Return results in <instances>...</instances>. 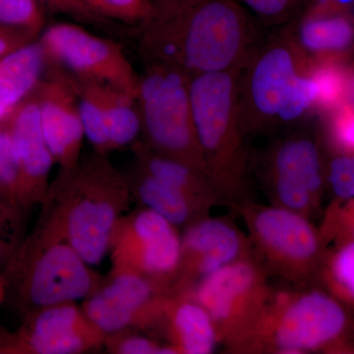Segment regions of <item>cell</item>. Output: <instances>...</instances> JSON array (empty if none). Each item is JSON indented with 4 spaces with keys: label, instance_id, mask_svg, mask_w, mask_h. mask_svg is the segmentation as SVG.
<instances>
[{
    "label": "cell",
    "instance_id": "cell-1",
    "mask_svg": "<svg viewBox=\"0 0 354 354\" xmlns=\"http://www.w3.org/2000/svg\"><path fill=\"white\" fill-rule=\"evenodd\" d=\"M142 60L194 77L241 70L262 41L248 11L234 0H197L138 28Z\"/></svg>",
    "mask_w": 354,
    "mask_h": 354
},
{
    "label": "cell",
    "instance_id": "cell-2",
    "mask_svg": "<svg viewBox=\"0 0 354 354\" xmlns=\"http://www.w3.org/2000/svg\"><path fill=\"white\" fill-rule=\"evenodd\" d=\"M131 201L125 174L108 155L94 151L81 157L75 167L59 169L39 205V215L93 267L109 254L114 230Z\"/></svg>",
    "mask_w": 354,
    "mask_h": 354
},
{
    "label": "cell",
    "instance_id": "cell-3",
    "mask_svg": "<svg viewBox=\"0 0 354 354\" xmlns=\"http://www.w3.org/2000/svg\"><path fill=\"white\" fill-rule=\"evenodd\" d=\"M310 59L288 28L262 39L239 72L237 111L245 138L299 125L314 113Z\"/></svg>",
    "mask_w": 354,
    "mask_h": 354
},
{
    "label": "cell",
    "instance_id": "cell-4",
    "mask_svg": "<svg viewBox=\"0 0 354 354\" xmlns=\"http://www.w3.org/2000/svg\"><path fill=\"white\" fill-rule=\"evenodd\" d=\"M102 278L41 215L7 262L2 277L4 298H10L23 317L53 305L84 300Z\"/></svg>",
    "mask_w": 354,
    "mask_h": 354
},
{
    "label": "cell",
    "instance_id": "cell-5",
    "mask_svg": "<svg viewBox=\"0 0 354 354\" xmlns=\"http://www.w3.org/2000/svg\"><path fill=\"white\" fill-rule=\"evenodd\" d=\"M241 70L202 74L190 82L193 120L207 178L220 202L234 209L249 200L250 158L237 111Z\"/></svg>",
    "mask_w": 354,
    "mask_h": 354
},
{
    "label": "cell",
    "instance_id": "cell-6",
    "mask_svg": "<svg viewBox=\"0 0 354 354\" xmlns=\"http://www.w3.org/2000/svg\"><path fill=\"white\" fill-rule=\"evenodd\" d=\"M242 353L354 354V311L316 285L274 290Z\"/></svg>",
    "mask_w": 354,
    "mask_h": 354
},
{
    "label": "cell",
    "instance_id": "cell-7",
    "mask_svg": "<svg viewBox=\"0 0 354 354\" xmlns=\"http://www.w3.org/2000/svg\"><path fill=\"white\" fill-rule=\"evenodd\" d=\"M136 102L141 141L151 151L206 176L191 106V77L183 70L143 60Z\"/></svg>",
    "mask_w": 354,
    "mask_h": 354
},
{
    "label": "cell",
    "instance_id": "cell-8",
    "mask_svg": "<svg viewBox=\"0 0 354 354\" xmlns=\"http://www.w3.org/2000/svg\"><path fill=\"white\" fill-rule=\"evenodd\" d=\"M235 209L245 223L254 257L268 274L299 288L313 285L326 243L309 218L250 200Z\"/></svg>",
    "mask_w": 354,
    "mask_h": 354
},
{
    "label": "cell",
    "instance_id": "cell-9",
    "mask_svg": "<svg viewBox=\"0 0 354 354\" xmlns=\"http://www.w3.org/2000/svg\"><path fill=\"white\" fill-rule=\"evenodd\" d=\"M188 291L208 312L218 344L230 353H242L274 292L255 257L218 270Z\"/></svg>",
    "mask_w": 354,
    "mask_h": 354
},
{
    "label": "cell",
    "instance_id": "cell-10",
    "mask_svg": "<svg viewBox=\"0 0 354 354\" xmlns=\"http://www.w3.org/2000/svg\"><path fill=\"white\" fill-rule=\"evenodd\" d=\"M261 169L272 205L308 218L320 207L326 164L309 130L299 128L277 140L266 151Z\"/></svg>",
    "mask_w": 354,
    "mask_h": 354
},
{
    "label": "cell",
    "instance_id": "cell-11",
    "mask_svg": "<svg viewBox=\"0 0 354 354\" xmlns=\"http://www.w3.org/2000/svg\"><path fill=\"white\" fill-rule=\"evenodd\" d=\"M111 269L134 272L174 288L181 255L180 230L140 206L118 221L109 246Z\"/></svg>",
    "mask_w": 354,
    "mask_h": 354
},
{
    "label": "cell",
    "instance_id": "cell-12",
    "mask_svg": "<svg viewBox=\"0 0 354 354\" xmlns=\"http://www.w3.org/2000/svg\"><path fill=\"white\" fill-rule=\"evenodd\" d=\"M46 58L74 75L111 87L136 99L139 74L120 44L95 36L78 25L59 23L48 27L39 39Z\"/></svg>",
    "mask_w": 354,
    "mask_h": 354
},
{
    "label": "cell",
    "instance_id": "cell-13",
    "mask_svg": "<svg viewBox=\"0 0 354 354\" xmlns=\"http://www.w3.org/2000/svg\"><path fill=\"white\" fill-rule=\"evenodd\" d=\"M23 319L15 333L0 335V353L81 354L104 348L106 335L76 302L39 309Z\"/></svg>",
    "mask_w": 354,
    "mask_h": 354
},
{
    "label": "cell",
    "instance_id": "cell-14",
    "mask_svg": "<svg viewBox=\"0 0 354 354\" xmlns=\"http://www.w3.org/2000/svg\"><path fill=\"white\" fill-rule=\"evenodd\" d=\"M171 290L134 272L111 269L81 307L106 337L123 330L145 334Z\"/></svg>",
    "mask_w": 354,
    "mask_h": 354
},
{
    "label": "cell",
    "instance_id": "cell-15",
    "mask_svg": "<svg viewBox=\"0 0 354 354\" xmlns=\"http://www.w3.org/2000/svg\"><path fill=\"white\" fill-rule=\"evenodd\" d=\"M251 257L250 239L234 221L206 216L183 230L180 263L172 290H191L209 274Z\"/></svg>",
    "mask_w": 354,
    "mask_h": 354
},
{
    "label": "cell",
    "instance_id": "cell-16",
    "mask_svg": "<svg viewBox=\"0 0 354 354\" xmlns=\"http://www.w3.org/2000/svg\"><path fill=\"white\" fill-rule=\"evenodd\" d=\"M35 92L44 139L55 164L59 169L75 167L81 158L85 131L69 72L46 58Z\"/></svg>",
    "mask_w": 354,
    "mask_h": 354
},
{
    "label": "cell",
    "instance_id": "cell-17",
    "mask_svg": "<svg viewBox=\"0 0 354 354\" xmlns=\"http://www.w3.org/2000/svg\"><path fill=\"white\" fill-rule=\"evenodd\" d=\"M146 335L165 342L178 354H209L218 344L208 312L188 290H171Z\"/></svg>",
    "mask_w": 354,
    "mask_h": 354
},
{
    "label": "cell",
    "instance_id": "cell-18",
    "mask_svg": "<svg viewBox=\"0 0 354 354\" xmlns=\"http://www.w3.org/2000/svg\"><path fill=\"white\" fill-rule=\"evenodd\" d=\"M6 124L10 130L22 172L29 209L41 205L50 186L51 167L55 164L41 129L36 92L21 102Z\"/></svg>",
    "mask_w": 354,
    "mask_h": 354
},
{
    "label": "cell",
    "instance_id": "cell-19",
    "mask_svg": "<svg viewBox=\"0 0 354 354\" xmlns=\"http://www.w3.org/2000/svg\"><path fill=\"white\" fill-rule=\"evenodd\" d=\"M288 30L309 59L348 62L354 53V16L344 11L309 1Z\"/></svg>",
    "mask_w": 354,
    "mask_h": 354
},
{
    "label": "cell",
    "instance_id": "cell-20",
    "mask_svg": "<svg viewBox=\"0 0 354 354\" xmlns=\"http://www.w3.org/2000/svg\"><path fill=\"white\" fill-rule=\"evenodd\" d=\"M132 200L140 206L152 209L179 230L209 216L211 209L187 193L160 180L135 164L125 174Z\"/></svg>",
    "mask_w": 354,
    "mask_h": 354
},
{
    "label": "cell",
    "instance_id": "cell-21",
    "mask_svg": "<svg viewBox=\"0 0 354 354\" xmlns=\"http://www.w3.org/2000/svg\"><path fill=\"white\" fill-rule=\"evenodd\" d=\"M39 41L26 44L0 59V125L36 88L46 69Z\"/></svg>",
    "mask_w": 354,
    "mask_h": 354
},
{
    "label": "cell",
    "instance_id": "cell-22",
    "mask_svg": "<svg viewBox=\"0 0 354 354\" xmlns=\"http://www.w3.org/2000/svg\"><path fill=\"white\" fill-rule=\"evenodd\" d=\"M131 148L135 164L144 171L183 190L209 208L220 204L213 186L201 172L183 162L153 153L141 140L135 141Z\"/></svg>",
    "mask_w": 354,
    "mask_h": 354
},
{
    "label": "cell",
    "instance_id": "cell-23",
    "mask_svg": "<svg viewBox=\"0 0 354 354\" xmlns=\"http://www.w3.org/2000/svg\"><path fill=\"white\" fill-rule=\"evenodd\" d=\"M313 285L354 311V239H335L326 244Z\"/></svg>",
    "mask_w": 354,
    "mask_h": 354
},
{
    "label": "cell",
    "instance_id": "cell-24",
    "mask_svg": "<svg viewBox=\"0 0 354 354\" xmlns=\"http://www.w3.org/2000/svg\"><path fill=\"white\" fill-rule=\"evenodd\" d=\"M308 76L314 113H329L351 100L353 72L346 62L310 59Z\"/></svg>",
    "mask_w": 354,
    "mask_h": 354
},
{
    "label": "cell",
    "instance_id": "cell-25",
    "mask_svg": "<svg viewBox=\"0 0 354 354\" xmlns=\"http://www.w3.org/2000/svg\"><path fill=\"white\" fill-rule=\"evenodd\" d=\"M69 72V71H68ZM75 90L84 131L95 152L109 155L108 123L104 84L81 78L69 72Z\"/></svg>",
    "mask_w": 354,
    "mask_h": 354
},
{
    "label": "cell",
    "instance_id": "cell-26",
    "mask_svg": "<svg viewBox=\"0 0 354 354\" xmlns=\"http://www.w3.org/2000/svg\"><path fill=\"white\" fill-rule=\"evenodd\" d=\"M109 152L132 145L141 135V118L136 99L104 84Z\"/></svg>",
    "mask_w": 354,
    "mask_h": 354
},
{
    "label": "cell",
    "instance_id": "cell-27",
    "mask_svg": "<svg viewBox=\"0 0 354 354\" xmlns=\"http://www.w3.org/2000/svg\"><path fill=\"white\" fill-rule=\"evenodd\" d=\"M0 198L9 204L28 211L22 172L8 127L0 125Z\"/></svg>",
    "mask_w": 354,
    "mask_h": 354
},
{
    "label": "cell",
    "instance_id": "cell-28",
    "mask_svg": "<svg viewBox=\"0 0 354 354\" xmlns=\"http://www.w3.org/2000/svg\"><path fill=\"white\" fill-rule=\"evenodd\" d=\"M325 134L333 155L354 153V102H344L325 114Z\"/></svg>",
    "mask_w": 354,
    "mask_h": 354
},
{
    "label": "cell",
    "instance_id": "cell-29",
    "mask_svg": "<svg viewBox=\"0 0 354 354\" xmlns=\"http://www.w3.org/2000/svg\"><path fill=\"white\" fill-rule=\"evenodd\" d=\"M95 13L113 21L141 27L152 19L153 8L149 0H83Z\"/></svg>",
    "mask_w": 354,
    "mask_h": 354
},
{
    "label": "cell",
    "instance_id": "cell-30",
    "mask_svg": "<svg viewBox=\"0 0 354 354\" xmlns=\"http://www.w3.org/2000/svg\"><path fill=\"white\" fill-rule=\"evenodd\" d=\"M136 330H123L108 335L104 348L113 354H178L174 346Z\"/></svg>",
    "mask_w": 354,
    "mask_h": 354
},
{
    "label": "cell",
    "instance_id": "cell-31",
    "mask_svg": "<svg viewBox=\"0 0 354 354\" xmlns=\"http://www.w3.org/2000/svg\"><path fill=\"white\" fill-rule=\"evenodd\" d=\"M37 0H0V25L16 28L38 37L44 24Z\"/></svg>",
    "mask_w": 354,
    "mask_h": 354
},
{
    "label": "cell",
    "instance_id": "cell-32",
    "mask_svg": "<svg viewBox=\"0 0 354 354\" xmlns=\"http://www.w3.org/2000/svg\"><path fill=\"white\" fill-rule=\"evenodd\" d=\"M24 213L0 198V264H7L24 241Z\"/></svg>",
    "mask_w": 354,
    "mask_h": 354
},
{
    "label": "cell",
    "instance_id": "cell-33",
    "mask_svg": "<svg viewBox=\"0 0 354 354\" xmlns=\"http://www.w3.org/2000/svg\"><path fill=\"white\" fill-rule=\"evenodd\" d=\"M256 19L265 26H281L299 15L308 0H242Z\"/></svg>",
    "mask_w": 354,
    "mask_h": 354
},
{
    "label": "cell",
    "instance_id": "cell-34",
    "mask_svg": "<svg viewBox=\"0 0 354 354\" xmlns=\"http://www.w3.org/2000/svg\"><path fill=\"white\" fill-rule=\"evenodd\" d=\"M319 230L326 244L335 239H354V199L330 203Z\"/></svg>",
    "mask_w": 354,
    "mask_h": 354
},
{
    "label": "cell",
    "instance_id": "cell-35",
    "mask_svg": "<svg viewBox=\"0 0 354 354\" xmlns=\"http://www.w3.org/2000/svg\"><path fill=\"white\" fill-rule=\"evenodd\" d=\"M326 185L334 200L354 199V153L332 156L326 164Z\"/></svg>",
    "mask_w": 354,
    "mask_h": 354
},
{
    "label": "cell",
    "instance_id": "cell-36",
    "mask_svg": "<svg viewBox=\"0 0 354 354\" xmlns=\"http://www.w3.org/2000/svg\"><path fill=\"white\" fill-rule=\"evenodd\" d=\"M53 12L64 14L82 24L94 26L97 29L113 30L114 22L93 11L83 0H37Z\"/></svg>",
    "mask_w": 354,
    "mask_h": 354
},
{
    "label": "cell",
    "instance_id": "cell-37",
    "mask_svg": "<svg viewBox=\"0 0 354 354\" xmlns=\"http://www.w3.org/2000/svg\"><path fill=\"white\" fill-rule=\"evenodd\" d=\"M35 41L37 37L31 32L0 25V59Z\"/></svg>",
    "mask_w": 354,
    "mask_h": 354
},
{
    "label": "cell",
    "instance_id": "cell-38",
    "mask_svg": "<svg viewBox=\"0 0 354 354\" xmlns=\"http://www.w3.org/2000/svg\"><path fill=\"white\" fill-rule=\"evenodd\" d=\"M197 0H149L153 8V16L165 15L189 6Z\"/></svg>",
    "mask_w": 354,
    "mask_h": 354
},
{
    "label": "cell",
    "instance_id": "cell-39",
    "mask_svg": "<svg viewBox=\"0 0 354 354\" xmlns=\"http://www.w3.org/2000/svg\"><path fill=\"white\" fill-rule=\"evenodd\" d=\"M4 299V285H3V279H2V277H0V304L3 301Z\"/></svg>",
    "mask_w": 354,
    "mask_h": 354
},
{
    "label": "cell",
    "instance_id": "cell-40",
    "mask_svg": "<svg viewBox=\"0 0 354 354\" xmlns=\"http://www.w3.org/2000/svg\"><path fill=\"white\" fill-rule=\"evenodd\" d=\"M353 94L354 95V72H353Z\"/></svg>",
    "mask_w": 354,
    "mask_h": 354
}]
</instances>
